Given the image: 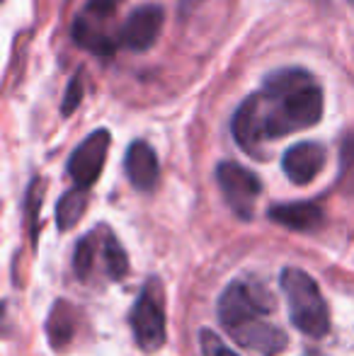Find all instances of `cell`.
<instances>
[{
    "instance_id": "obj_1",
    "label": "cell",
    "mask_w": 354,
    "mask_h": 356,
    "mask_svg": "<svg viewBox=\"0 0 354 356\" xmlns=\"http://www.w3.org/2000/svg\"><path fill=\"white\" fill-rule=\"evenodd\" d=\"M323 117V90L303 68H282L265 78L260 92L241 102L231 122L236 143L260 155L262 141L311 129Z\"/></svg>"
},
{
    "instance_id": "obj_2",
    "label": "cell",
    "mask_w": 354,
    "mask_h": 356,
    "mask_svg": "<svg viewBox=\"0 0 354 356\" xmlns=\"http://www.w3.org/2000/svg\"><path fill=\"white\" fill-rule=\"evenodd\" d=\"M282 291L289 300V313L296 330L308 337H325L330 330V315L316 279L308 277L303 269L287 267L282 272Z\"/></svg>"
},
{
    "instance_id": "obj_3",
    "label": "cell",
    "mask_w": 354,
    "mask_h": 356,
    "mask_svg": "<svg viewBox=\"0 0 354 356\" xmlns=\"http://www.w3.org/2000/svg\"><path fill=\"white\" fill-rule=\"evenodd\" d=\"M131 332L141 352H156L166 344V305L161 286L148 282L131 310Z\"/></svg>"
},
{
    "instance_id": "obj_4",
    "label": "cell",
    "mask_w": 354,
    "mask_h": 356,
    "mask_svg": "<svg viewBox=\"0 0 354 356\" xmlns=\"http://www.w3.org/2000/svg\"><path fill=\"white\" fill-rule=\"evenodd\" d=\"M216 182L231 211L241 220H250L255 213V202L262 192L260 177L233 160H223L216 168Z\"/></svg>"
},
{
    "instance_id": "obj_5",
    "label": "cell",
    "mask_w": 354,
    "mask_h": 356,
    "mask_svg": "<svg viewBox=\"0 0 354 356\" xmlns=\"http://www.w3.org/2000/svg\"><path fill=\"white\" fill-rule=\"evenodd\" d=\"M269 310H272V305H269L267 296H262L260 291L248 284L233 282L226 286V291L218 298V323L228 332L248 320L267 318Z\"/></svg>"
},
{
    "instance_id": "obj_6",
    "label": "cell",
    "mask_w": 354,
    "mask_h": 356,
    "mask_svg": "<svg viewBox=\"0 0 354 356\" xmlns=\"http://www.w3.org/2000/svg\"><path fill=\"white\" fill-rule=\"evenodd\" d=\"M109 141H112V136H109L107 129H97L71 153V158H68V175H71V179L78 187L90 189L99 179L104 160H107Z\"/></svg>"
},
{
    "instance_id": "obj_7",
    "label": "cell",
    "mask_w": 354,
    "mask_h": 356,
    "mask_svg": "<svg viewBox=\"0 0 354 356\" xmlns=\"http://www.w3.org/2000/svg\"><path fill=\"white\" fill-rule=\"evenodd\" d=\"M163 13L161 5H141L127 17V22L119 29V42L129 51H148L158 42L163 29Z\"/></svg>"
},
{
    "instance_id": "obj_8",
    "label": "cell",
    "mask_w": 354,
    "mask_h": 356,
    "mask_svg": "<svg viewBox=\"0 0 354 356\" xmlns=\"http://www.w3.org/2000/svg\"><path fill=\"white\" fill-rule=\"evenodd\" d=\"M233 339H236L241 347L252 349V352L262 354V356H277L287 349L289 337L282 327L267 323L265 318H255L248 320V323L238 325V327L228 330Z\"/></svg>"
},
{
    "instance_id": "obj_9",
    "label": "cell",
    "mask_w": 354,
    "mask_h": 356,
    "mask_svg": "<svg viewBox=\"0 0 354 356\" xmlns=\"http://www.w3.org/2000/svg\"><path fill=\"white\" fill-rule=\"evenodd\" d=\"M325 148L316 141H301L284 153L282 170L293 184H308L325 168Z\"/></svg>"
},
{
    "instance_id": "obj_10",
    "label": "cell",
    "mask_w": 354,
    "mask_h": 356,
    "mask_svg": "<svg viewBox=\"0 0 354 356\" xmlns=\"http://www.w3.org/2000/svg\"><path fill=\"white\" fill-rule=\"evenodd\" d=\"M73 42H76V47L102 58L112 56L119 44H122L119 42V34H112L104 29V19L92 17L88 13L78 15L76 22H73Z\"/></svg>"
},
{
    "instance_id": "obj_11",
    "label": "cell",
    "mask_w": 354,
    "mask_h": 356,
    "mask_svg": "<svg viewBox=\"0 0 354 356\" xmlns=\"http://www.w3.org/2000/svg\"><path fill=\"white\" fill-rule=\"evenodd\" d=\"M124 172L138 192H151L158 184V175H161L156 150L146 141H134L127 150V158H124Z\"/></svg>"
},
{
    "instance_id": "obj_12",
    "label": "cell",
    "mask_w": 354,
    "mask_h": 356,
    "mask_svg": "<svg viewBox=\"0 0 354 356\" xmlns=\"http://www.w3.org/2000/svg\"><path fill=\"white\" fill-rule=\"evenodd\" d=\"M269 218L289 230L308 233V230L321 228L325 216H323V209L318 207V204L293 202V204H279V207H272L269 209Z\"/></svg>"
},
{
    "instance_id": "obj_13",
    "label": "cell",
    "mask_w": 354,
    "mask_h": 356,
    "mask_svg": "<svg viewBox=\"0 0 354 356\" xmlns=\"http://www.w3.org/2000/svg\"><path fill=\"white\" fill-rule=\"evenodd\" d=\"M88 209V189L86 187H73L58 199L56 204V223L61 230H71L78 220L83 218Z\"/></svg>"
},
{
    "instance_id": "obj_14",
    "label": "cell",
    "mask_w": 354,
    "mask_h": 356,
    "mask_svg": "<svg viewBox=\"0 0 354 356\" xmlns=\"http://www.w3.org/2000/svg\"><path fill=\"white\" fill-rule=\"evenodd\" d=\"M76 315H73V310L66 305V300H61V303L54 305L51 315H49V339H51L54 347H63V344L68 342V339L73 337V332H76Z\"/></svg>"
},
{
    "instance_id": "obj_15",
    "label": "cell",
    "mask_w": 354,
    "mask_h": 356,
    "mask_svg": "<svg viewBox=\"0 0 354 356\" xmlns=\"http://www.w3.org/2000/svg\"><path fill=\"white\" fill-rule=\"evenodd\" d=\"M102 262H104V272L109 279H124L129 272V259L124 248L119 245L117 238L109 235L107 228H102Z\"/></svg>"
},
{
    "instance_id": "obj_16",
    "label": "cell",
    "mask_w": 354,
    "mask_h": 356,
    "mask_svg": "<svg viewBox=\"0 0 354 356\" xmlns=\"http://www.w3.org/2000/svg\"><path fill=\"white\" fill-rule=\"evenodd\" d=\"M97 250H99V233L92 230L88 233L81 243L76 245V254H73V269L81 279H88L90 272L95 267V257H97Z\"/></svg>"
},
{
    "instance_id": "obj_17",
    "label": "cell",
    "mask_w": 354,
    "mask_h": 356,
    "mask_svg": "<svg viewBox=\"0 0 354 356\" xmlns=\"http://www.w3.org/2000/svg\"><path fill=\"white\" fill-rule=\"evenodd\" d=\"M42 197H44V182L42 179H34L27 189V197H24V211H27V225H29V235L32 240H37V216L39 209H42Z\"/></svg>"
},
{
    "instance_id": "obj_18",
    "label": "cell",
    "mask_w": 354,
    "mask_h": 356,
    "mask_svg": "<svg viewBox=\"0 0 354 356\" xmlns=\"http://www.w3.org/2000/svg\"><path fill=\"white\" fill-rule=\"evenodd\" d=\"M199 349H202V356H238L233 349H228L226 344L221 342V337L214 334L211 330H202V332H199Z\"/></svg>"
},
{
    "instance_id": "obj_19",
    "label": "cell",
    "mask_w": 354,
    "mask_h": 356,
    "mask_svg": "<svg viewBox=\"0 0 354 356\" xmlns=\"http://www.w3.org/2000/svg\"><path fill=\"white\" fill-rule=\"evenodd\" d=\"M81 99H83V78L81 75H76V78L68 83L66 95H63V104H61L63 117H71V114L81 107Z\"/></svg>"
},
{
    "instance_id": "obj_20",
    "label": "cell",
    "mask_w": 354,
    "mask_h": 356,
    "mask_svg": "<svg viewBox=\"0 0 354 356\" xmlns=\"http://www.w3.org/2000/svg\"><path fill=\"white\" fill-rule=\"evenodd\" d=\"M122 3L124 0H88L86 13L92 15V17H99V19H109L114 13H117V8Z\"/></svg>"
},
{
    "instance_id": "obj_21",
    "label": "cell",
    "mask_w": 354,
    "mask_h": 356,
    "mask_svg": "<svg viewBox=\"0 0 354 356\" xmlns=\"http://www.w3.org/2000/svg\"><path fill=\"white\" fill-rule=\"evenodd\" d=\"M204 0H179V8H182V13H189V10H194L197 5H202Z\"/></svg>"
}]
</instances>
